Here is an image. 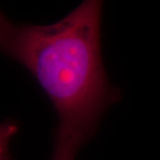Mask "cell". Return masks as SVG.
Here are the masks:
<instances>
[{
	"mask_svg": "<svg viewBox=\"0 0 160 160\" xmlns=\"http://www.w3.org/2000/svg\"><path fill=\"white\" fill-rule=\"evenodd\" d=\"M83 146L77 141L55 138V146L52 160H75L76 154Z\"/></svg>",
	"mask_w": 160,
	"mask_h": 160,
	"instance_id": "obj_2",
	"label": "cell"
},
{
	"mask_svg": "<svg viewBox=\"0 0 160 160\" xmlns=\"http://www.w3.org/2000/svg\"><path fill=\"white\" fill-rule=\"evenodd\" d=\"M18 132L19 126L15 122L6 121L0 125V160H12L9 145Z\"/></svg>",
	"mask_w": 160,
	"mask_h": 160,
	"instance_id": "obj_3",
	"label": "cell"
},
{
	"mask_svg": "<svg viewBox=\"0 0 160 160\" xmlns=\"http://www.w3.org/2000/svg\"><path fill=\"white\" fill-rule=\"evenodd\" d=\"M101 1H85L51 25H20L0 11V51L33 75L59 118L56 137L85 143L119 98L101 52Z\"/></svg>",
	"mask_w": 160,
	"mask_h": 160,
	"instance_id": "obj_1",
	"label": "cell"
}]
</instances>
